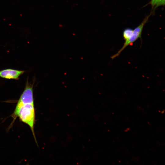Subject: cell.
Returning <instances> with one entry per match:
<instances>
[{
    "label": "cell",
    "instance_id": "6da1fadb",
    "mask_svg": "<svg viewBox=\"0 0 165 165\" xmlns=\"http://www.w3.org/2000/svg\"><path fill=\"white\" fill-rule=\"evenodd\" d=\"M13 116L15 118L18 117L21 121L29 127L35 139L34 131L35 121L34 103H23L17 102Z\"/></svg>",
    "mask_w": 165,
    "mask_h": 165
},
{
    "label": "cell",
    "instance_id": "277c9868",
    "mask_svg": "<svg viewBox=\"0 0 165 165\" xmlns=\"http://www.w3.org/2000/svg\"><path fill=\"white\" fill-rule=\"evenodd\" d=\"M148 4H150L152 6L151 13L152 14L159 7L164 6L165 0H151Z\"/></svg>",
    "mask_w": 165,
    "mask_h": 165
},
{
    "label": "cell",
    "instance_id": "7a4b0ae2",
    "mask_svg": "<svg viewBox=\"0 0 165 165\" xmlns=\"http://www.w3.org/2000/svg\"><path fill=\"white\" fill-rule=\"evenodd\" d=\"M151 14V13L149 15L146 16L142 22L133 30V31L131 35L128 39L125 41L122 47L116 54L111 57L112 59H114L119 56L122 52L127 46L133 44V43L139 38H141V35L143 28L148 21Z\"/></svg>",
    "mask_w": 165,
    "mask_h": 165
},
{
    "label": "cell",
    "instance_id": "3957f363",
    "mask_svg": "<svg viewBox=\"0 0 165 165\" xmlns=\"http://www.w3.org/2000/svg\"><path fill=\"white\" fill-rule=\"evenodd\" d=\"M24 72V71L12 69H7L0 71V77L8 79L18 80L19 77Z\"/></svg>",
    "mask_w": 165,
    "mask_h": 165
},
{
    "label": "cell",
    "instance_id": "5b68a950",
    "mask_svg": "<svg viewBox=\"0 0 165 165\" xmlns=\"http://www.w3.org/2000/svg\"><path fill=\"white\" fill-rule=\"evenodd\" d=\"M133 31V30L130 28H126L123 31V37L125 41L128 39L130 37Z\"/></svg>",
    "mask_w": 165,
    "mask_h": 165
}]
</instances>
